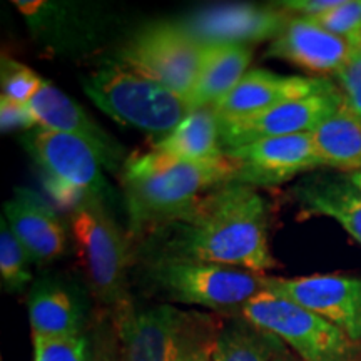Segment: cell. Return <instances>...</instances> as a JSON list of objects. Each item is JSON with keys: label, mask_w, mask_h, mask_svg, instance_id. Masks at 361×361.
I'll list each match as a JSON object with an SVG mask.
<instances>
[{"label": "cell", "mask_w": 361, "mask_h": 361, "mask_svg": "<svg viewBox=\"0 0 361 361\" xmlns=\"http://www.w3.org/2000/svg\"><path fill=\"white\" fill-rule=\"evenodd\" d=\"M154 258L233 266L264 274L278 266L268 241V206L255 188L228 183L178 219L151 231Z\"/></svg>", "instance_id": "cell-1"}, {"label": "cell", "mask_w": 361, "mask_h": 361, "mask_svg": "<svg viewBox=\"0 0 361 361\" xmlns=\"http://www.w3.org/2000/svg\"><path fill=\"white\" fill-rule=\"evenodd\" d=\"M121 169L126 207L135 231H154L178 219L204 194L234 178V166L226 154L214 161H188L152 149L128 157Z\"/></svg>", "instance_id": "cell-2"}, {"label": "cell", "mask_w": 361, "mask_h": 361, "mask_svg": "<svg viewBox=\"0 0 361 361\" xmlns=\"http://www.w3.org/2000/svg\"><path fill=\"white\" fill-rule=\"evenodd\" d=\"M84 92L116 123L149 134L168 135L191 114L183 97L117 61L90 74Z\"/></svg>", "instance_id": "cell-3"}, {"label": "cell", "mask_w": 361, "mask_h": 361, "mask_svg": "<svg viewBox=\"0 0 361 361\" xmlns=\"http://www.w3.org/2000/svg\"><path fill=\"white\" fill-rule=\"evenodd\" d=\"M116 314L123 361H188L197 350L213 345L221 329L173 305L133 310L124 303L116 308Z\"/></svg>", "instance_id": "cell-4"}, {"label": "cell", "mask_w": 361, "mask_h": 361, "mask_svg": "<svg viewBox=\"0 0 361 361\" xmlns=\"http://www.w3.org/2000/svg\"><path fill=\"white\" fill-rule=\"evenodd\" d=\"M24 146L44 174V186L61 207L109 200L101 152L78 135L37 128L24 135Z\"/></svg>", "instance_id": "cell-5"}, {"label": "cell", "mask_w": 361, "mask_h": 361, "mask_svg": "<svg viewBox=\"0 0 361 361\" xmlns=\"http://www.w3.org/2000/svg\"><path fill=\"white\" fill-rule=\"evenodd\" d=\"M239 314L290 346L301 361H361V343L351 340L323 316L286 298L264 290Z\"/></svg>", "instance_id": "cell-6"}, {"label": "cell", "mask_w": 361, "mask_h": 361, "mask_svg": "<svg viewBox=\"0 0 361 361\" xmlns=\"http://www.w3.org/2000/svg\"><path fill=\"white\" fill-rule=\"evenodd\" d=\"M149 278L174 303L196 305L223 313L234 310L241 313L252 298L266 290L264 274L197 261H151Z\"/></svg>", "instance_id": "cell-7"}, {"label": "cell", "mask_w": 361, "mask_h": 361, "mask_svg": "<svg viewBox=\"0 0 361 361\" xmlns=\"http://www.w3.org/2000/svg\"><path fill=\"white\" fill-rule=\"evenodd\" d=\"M204 44L180 22H154L139 29L117 54V62L147 75L186 101L200 75Z\"/></svg>", "instance_id": "cell-8"}, {"label": "cell", "mask_w": 361, "mask_h": 361, "mask_svg": "<svg viewBox=\"0 0 361 361\" xmlns=\"http://www.w3.org/2000/svg\"><path fill=\"white\" fill-rule=\"evenodd\" d=\"M69 223L92 295L116 308L128 303V243L102 202H85L72 209Z\"/></svg>", "instance_id": "cell-9"}, {"label": "cell", "mask_w": 361, "mask_h": 361, "mask_svg": "<svg viewBox=\"0 0 361 361\" xmlns=\"http://www.w3.org/2000/svg\"><path fill=\"white\" fill-rule=\"evenodd\" d=\"M341 107V90L338 85L329 84L318 92L281 102L258 114L219 119L221 146L226 152L263 139L313 133Z\"/></svg>", "instance_id": "cell-10"}, {"label": "cell", "mask_w": 361, "mask_h": 361, "mask_svg": "<svg viewBox=\"0 0 361 361\" xmlns=\"http://www.w3.org/2000/svg\"><path fill=\"white\" fill-rule=\"evenodd\" d=\"M264 288L323 316L351 340L361 343V276L313 274L278 278L264 274Z\"/></svg>", "instance_id": "cell-11"}, {"label": "cell", "mask_w": 361, "mask_h": 361, "mask_svg": "<svg viewBox=\"0 0 361 361\" xmlns=\"http://www.w3.org/2000/svg\"><path fill=\"white\" fill-rule=\"evenodd\" d=\"M234 166L233 183L250 188H273L296 176L323 168L311 133L256 141L226 151Z\"/></svg>", "instance_id": "cell-12"}, {"label": "cell", "mask_w": 361, "mask_h": 361, "mask_svg": "<svg viewBox=\"0 0 361 361\" xmlns=\"http://www.w3.org/2000/svg\"><path fill=\"white\" fill-rule=\"evenodd\" d=\"M291 16L279 7L234 4L206 8L180 22L202 44H246L274 40Z\"/></svg>", "instance_id": "cell-13"}, {"label": "cell", "mask_w": 361, "mask_h": 361, "mask_svg": "<svg viewBox=\"0 0 361 361\" xmlns=\"http://www.w3.org/2000/svg\"><path fill=\"white\" fill-rule=\"evenodd\" d=\"M329 84L324 78L281 75L266 69H251L213 109L219 119H239L271 109L281 102L306 97Z\"/></svg>", "instance_id": "cell-14"}, {"label": "cell", "mask_w": 361, "mask_h": 361, "mask_svg": "<svg viewBox=\"0 0 361 361\" xmlns=\"http://www.w3.org/2000/svg\"><path fill=\"white\" fill-rule=\"evenodd\" d=\"M351 52L348 40L328 32L306 17L291 16L276 39L271 40L268 56L291 62L311 74H333L345 66Z\"/></svg>", "instance_id": "cell-15"}, {"label": "cell", "mask_w": 361, "mask_h": 361, "mask_svg": "<svg viewBox=\"0 0 361 361\" xmlns=\"http://www.w3.org/2000/svg\"><path fill=\"white\" fill-rule=\"evenodd\" d=\"M29 111L37 128L82 137L101 152L106 168L114 171L121 164V149L106 130L79 106L74 99L44 80L37 94L30 99Z\"/></svg>", "instance_id": "cell-16"}, {"label": "cell", "mask_w": 361, "mask_h": 361, "mask_svg": "<svg viewBox=\"0 0 361 361\" xmlns=\"http://www.w3.org/2000/svg\"><path fill=\"white\" fill-rule=\"evenodd\" d=\"M4 214L12 233L37 264L51 263L66 252L64 224L39 196L17 189L16 196L4 204Z\"/></svg>", "instance_id": "cell-17"}, {"label": "cell", "mask_w": 361, "mask_h": 361, "mask_svg": "<svg viewBox=\"0 0 361 361\" xmlns=\"http://www.w3.org/2000/svg\"><path fill=\"white\" fill-rule=\"evenodd\" d=\"M293 196L311 216H326L361 245V191L350 176H311L298 183Z\"/></svg>", "instance_id": "cell-18"}, {"label": "cell", "mask_w": 361, "mask_h": 361, "mask_svg": "<svg viewBox=\"0 0 361 361\" xmlns=\"http://www.w3.org/2000/svg\"><path fill=\"white\" fill-rule=\"evenodd\" d=\"M252 49L246 44H204L202 64L194 89L186 99L189 112L214 107L246 75Z\"/></svg>", "instance_id": "cell-19"}, {"label": "cell", "mask_w": 361, "mask_h": 361, "mask_svg": "<svg viewBox=\"0 0 361 361\" xmlns=\"http://www.w3.org/2000/svg\"><path fill=\"white\" fill-rule=\"evenodd\" d=\"M29 322L32 336L69 338L82 335V308L66 288L40 283L29 296Z\"/></svg>", "instance_id": "cell-20"}, {"label": "cell", "mask_w": 361, "mask_h": 361, "mask_svg": "<svg viewBox=\"0 0 361 361\" xmlns=\"http://www.w3.org/2000/svg\"><path fill=\"white\" fill-rule=\"evenodd\" d=\"M152 151L188 161H214L224 157L219 117L213 107L194 111L178 128L161 137Z\"/></svg>", "instance_id": "cell-21"}, {"label": "cell", "mask_w": 361, "mask_h": 361, "mask_svg": "<svg viewBox=\"0 0 361 361\" xmlns=\"http://www.w3.org/2000/svg\"><path fill=\"white\" fill-rule=\"evenodd\" d=\"M323 168L361 171V123L345 106L311 133Z\"/></svg>", "instance_id": "cell-22"}, {"label": "cell", "mask_w": 361, "mask_h": 361, "mask_svg": "<svg viewBox=\"0 0 361 361\" xmlns=\"http://www.w3.org/2000/svg\"><path fill=\"white\" fill-rule=\"evenodd\" d=\"M281 341L246 319L221 326L213 345V361H273Z\"/></svg>", "instance_id": "cell-23"}, {"label": "cell", "mask_w": 361, "mask_h": 361, "mask_svg": "<svg viewBox=\"0 0 361 361\" xmlns=\"http://www.w3.org/2000/svg\"><path fill=\"white\" fill-rule=\"evenodd\" d=\"M30 256L11 226L2 218L0 223V278L7 291L22 290L32 279L30 273Z\"/></svg>", "instance_id": "cell-24"}, {"label": "cell", "mask_w": 361, "mask_h": 361, "mask_svg": "<svg viewBox=\"0 0 361 361\" xmlns=\"http://www.w3.org/2000/svg\"><path fill=\"white\" fill-rule=\"evenodd\" d=\"M32 341L34 361H94L84 333L69 338L32 336Z\"/></svg>", "instance_id": "cell-25"}, {"label": "cell", "mask_w": 361, "mask_h": 361, "mask_svg": "<svg viewBox=\"0 0 361 361\" xmlns=\"http://www.w3.org/2000/svg\"><path fill=\"white\" fill-rule=\"evenodd\" d=\"M44 79H40L37 74L29 67L12 61V59H2V97L17 104H29L37 90L42 85Z\"/></svg>", "instance_id": "cell-26"}, {"label": "cell", "mask_w": 361, "mask_h": 361, "mask_svg": "<svg viewBox=\"0 0 361 361\" xmlns=\"http://www.w3.org/2000/svg\"><path fill=\"white\" fill-rule=\"evenodd\" d=\"M311 20L328 32L348 40L361 30V0H340L335 7Z\"/></svg>", "instance_id": "cell-27"}, {"label": "cell", "mask_w": 361, "mask_h": 361, "mask_svg": "<svg viewBox=\"0 0 361 361\" xmlns=\"http://www.w3.org/2000/svg\"><path fill=\"white\" fill-rule=\"evenodd\" d=\"M343 106L361 123V51L351 47L348 61L335 74Z\"/></svg>", "instance_id": "cell-28"}, {"label": "cell", "mask_w": 361, "mask_h": 361, "mask_svg": "<svg viewBox=\"0 0 361 361\" xmlns=\"http://www.w3.org/2000/svg\"><path fill=\"white\" fill-rule=\"evenodd\" d=\"M0 126L2 133H11L16 129H37V123L30 114L29 106L12 102L6 97H0Z\"/></svg>", "instance_id": "cell-29"}, {"label": "cell", "mask_w": 361, "mask_h": 361, "mask_svg": "<svg viewBox=\"0 0 361 361\" xmlns=\"http://www.w3.org/2000/svg\"><path fill=\"white\" fill-rule=\"evenodd\" d=\"M340 0H284V2H278L274 6L283 8L290 16L296 17H306V19H313V17L322 16V13L328 12L333 8Z\"/></svg>", "instance_id": "cell-30"}, {"label": "cell", "mask_w": 361, "mask_h": 361, "mask_svg": "<svg viewBox=\"0 0 361 361\" xmlns=\"http://www.w3.org/2000/svg\"><path fill=\"white\" fill-rule=\"evenodd\" d=\"M213 345H214V343H213ZM213 345L206 346V348L197 350L196 353H194L188 361H213V356H211V355H213Z\"/></svg>", "instance_id": "cell-31"}, {"label": "cell", "mask_w": 361, "mask_h": 361, "mask_svg": "<svg viewBox=\"0 0 361 361\" xmlns=\"http://www.w3.org/2000/svg\"><path fill=\"white\" fill-rule=\"evenodd\" d=\"M94 361H123V358H121V351L117 348L114 350V355L111 351H97V353H94Z\"/></svg>", "instance_id": "cell-32"}, {"label": "cell", "mask_w": 361, "mask_h": 361, "mask_svg": "<svg viewBox=\"0 0 361 361\" xmlns=\"http://www.w3.org/2000/svg\"><path fill=\"white\" fill-rule=\"evenodd\" d=\"M273 361H301V360H296V358H293L291 355H288L286 351L281 350V351H278L276 356H274V358H273Z\"/></svg>", "instance_id": "cell-33"}, {"label": "cell", "mask_w": 361, "mask_h": 361, "mask_svg": "<svg viewBox=\"0 0 361 361\" xmlns=\"http://www.w3.org/2000/svg\"><path fill=\"white\" fill-rule=\"evenodd\" d=\"M348 44H350L353 49H358V51H361V30H360L358 34H355L353 37L348 39Z\"/></svg>", "instance_id": "cell-34"}, {"label": "cell", "mask_w": 361, "mask_h": 361, "mask_svg": "<svg viewBox=\"0 0 361 361\" xmlns=\"http://www.w3.org/2000/svg\"><path fill=\"white\" fill-rule=\"evenodd\" d=\"M348 176H350V179L353 180L355 186L361 191V171H360V173H353V174H348Z\"/></svg>", "instance_id": "cell-35"}]
</instances>
